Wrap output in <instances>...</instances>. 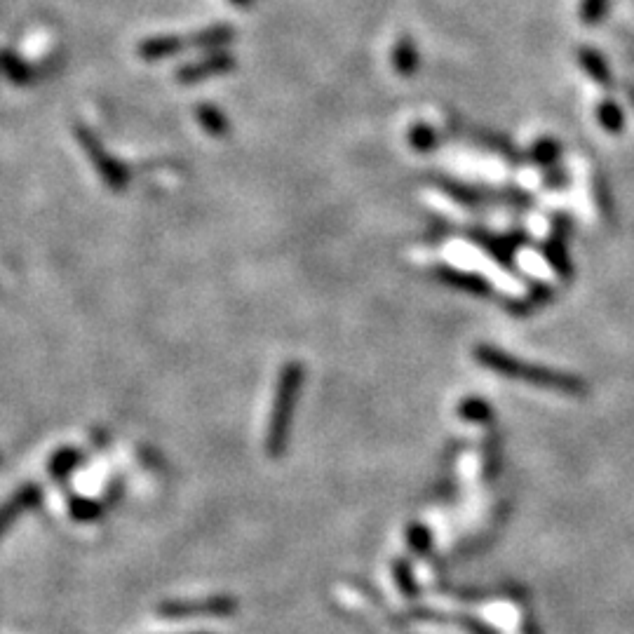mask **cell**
<instances>
[{
  "label": "cell",
  "instance_id": "6da1fadb",
  "mask_svg": "<svg viewBox=\"0 0 634 634\" xmlns=\"http://www.w3.org/2000/svg\"><path fill=\"white\" fill-rule=\"evenodd\" d=\"M477 362H482L484 367L494 369V372L508 376V379H517L524 383H531V386L538 388H550V390H559V393L566 395H583L588 386L583 381L576 379L571 374H562V372H552V369L545 367H534V364H526L519 362L515 357L501 353V350L482 346L475 350Z\"/></svg>",
  "mask_w": 634,
  "mask_h": 634
},
{
  "label": "cell",
  "instance_id": "7a4b0ae2",
  "mask_svg": "<svg viewBox=\"0 0 634 634\" xmlns=\"http://www.w3.org/2000/svg\"><path fill=\"white\" fill-rule=\"evenodd\" d=\"M303 379L301 364L289 362L282 367L278 386H275V400L271 407V421H268L266 430V451L268 456H280L282 449L287 444V428L292 421V409L299 395Z\"/></svg>",
  "mask_w": 634,
  "mask_h": 634
},
{
  "label": "cell",
  "instance_id": "3957f363",
  "mask_svg": "<svg viewBox=\"0 0 634 634\" xmlns=\"http://www.w3.org/2000/svg\"><path fill=\"white\" fill-rule=\"evenodd\" d=\"M238 606H235L233 599H226V597H219V599H205V602H198V604H172V606H165L163 613L165 616H172V618H188V616H228V613H233Z\"/></svg>",
  "mask_w": 634,
  "mask_h": 634
}]
</instances>
